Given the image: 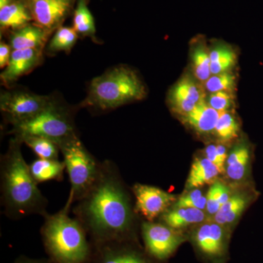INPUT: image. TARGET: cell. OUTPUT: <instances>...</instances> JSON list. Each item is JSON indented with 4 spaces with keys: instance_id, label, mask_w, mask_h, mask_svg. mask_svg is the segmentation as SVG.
Wrapping results in <instances>:
<instances>
[{
    "instance_id": "cell-1",
    "label": "cell",
    "mask_w": 263,
    "mask_h": 263,
    "mask_svg": "<svg viewBox=\"0 0 263 263\" xmlns=\"http://www.w3.org/2000/svg\"><path fill=\"white\" fill-rule=\"evenodd\" d=\"M72 213L91 243L132 240L134 237L135 205L112 161L100 162L95 182L76 202Z\"/></svg>"
},
{
    "instance_id": "cell-2",
    "label": "cell",
    "mask_w": 263,
    "mask_h": 263,
    "mask_svg": "<svg viewBox=\"0 0 263 263\" xmlns=\"http://www.w3.org/2000/svg\"><path fill=\"white\" fill-rule=\"evenodd\" d=\"M17 137L0 160L1 205L7 217L18 220L30 215L47 216L48 200L33 179Z\"/></svg>"
},
{
    "instance_id": "cell-3",
    "label": "cell",
    "mask_w": 263,
    "mask_h": 263,
    "mask_svg": "<svg viewBox=\"0 0 263 263\" xmlns=\"http://www.w3.org/2000/svg\"><path fill=\"white\" fill-rule=\"evenodd\" d=\"M74 202L70 196L65 206L56 214L44 217L41 228L46 253L54 263H86L91 252L86 230L69 214Z\"/></svg>"
},
{
    "instance_id": "cell-4",
    "label": "cell",
    "mask_w": 263,
    "mask_h": 263,
    "mask_svg": "<svg viewBox=\"0 0 263 263\" xmlns=\"http://www.w3.org/2000/svg\"><path fill=\"white\" fill-rule=\"evenodd\" d=\"M146 95L139 76L129 67L119 66L91 81L82 106L107 111L143 100Z\"/></svg>"
},
{
    "instance_id": "cell-5",
    "label": "cell",
    "mask_w": 263,
    "mask_h": 263,
    "mask_svg": "<svg viewBox=\"0 0 263 263\" xmlns=\"http://www.w3.org/2000/svg\"><path fill=\"white\" fill-rule=\"evenodd\" d=\"M10 133L16 137H42L60 147L78 138L72 116L53 101L35 117L13 125Z\"/></svg>"
},
{
    "instance_id": "cell-6",
    "label": "cell",
    "mask_w": 263,
    "mask_h": 263,
    "mask_svg": "<svg viewBox=\"0 0 263 263\" xmlns=\"http://www.w3.org/2000/svg\"><path fill=\"white\" fill-rule=\"evenodd\" d=\"M60 148L70 178L71 188L69 196L75 203L87 193L95 182L100 162L88 152L79 137L67 142Z\"/></svg>"
},
{
    "instance_id": "cell-7",
    "label": "cell",
    "mask_w": 263,
    "mask_h": 263,
    "mask_svg": "<svg viewBox=\"0 0 263 263\" xmlns=\"http://www.w3.org/2000/svg\"><path fill=\"white\" fill-rule=\"evenodd\" d=\"M52 102L47 96L26 91H8L1 94L0 108L5 120L13 126L35 117Z\"/></svg>"
},
{
    "instance_id": "cell-8",
    "label": "cell",
    "mask_w": 263,
    "mask_h": 263,
    "mask_svg": "<svg viewBox=\"0 0 263 263\" xmlns=\"http://www.w3.org/2000/svg\"><path fill=\"white\" fill-rule=\"evenodd\" d=\"M141 233L147 253L157 260L168 259L184 241L176 230L155 221H143Z\"/></svg>"
},
{
    "instance_id": "cell-9",
    "label": "cell",
    "mask_w": 263,
    "mask_h": 263,
    "mask_svg": "<svg viewBox=\"0 0 263 263\" xmlns=\"http://www.w3.org/2000/svg\"><path fill=\"white\" fill-rule=\"evenodd\" d=\"M206 93L203 84L193 75L185 74L169 91L167 102L174 114L183 117L206 100Z\"/></svg>"
},
{
    "instance_id": "cell-10",
    "label": "cell",
    "mask_w": 263,
    "mask_h": 263,
    "mask_svg": "<svg viewBox=\"0 0 263 263\" xmlns=\"http://www.w3.org/2000/svg\"><path fill=\"white\" fill-rule=\"evenodd\" d=\"M135 209L146 221H155L176 201V196L149 185L136 183L133 187Z\"/></svg>"
},
{
    "instance_id": "cell-11",
    "label": "cell",
    "mask_w": 263,
    "mask_h": 263,
    "mask_svg": "<svg viewBox=\"0 0 263 263\" xmlns=\"http://www.w3.org/2000/svg\"><path fill=\"white\" fill-rule=\"evenodd\" d=\"M132 240H115L91 245V252L86 263H152Z\"/></svg>"
},
{
    "instance_id": "cell-12",
    "label": "cell",
    "mask_w": 263,
    "mask_h": 263,
    "mask_svg": "<svg viewBox=\"0 0 263 263\" xmlns=\"http://www.w3.org/2000/svg\"><path fill=\"white\" fill-rule=\"evenodd\" d=\"M42 49L13 50L9 63L1 73L2 81L10 84L29 73L41 63Z\"/></svg>"
},
{
    "instance_id": "cell-13",
    "label": "cell",
    "mask_w": 263,
    "mask_h": 263,
    "mask_svg": "<svg viewBox=\"0 0 263 263\" xmlns=\"http://www.w3.org/2000/svg\"><path fill=\"white\" fill-rule=\"evenodd\" d=\"M194 240L200 252L211 258H219L226 253V233L216 222L202 224L195 233Z\"/></svg>"
},
{
    "instance_id": "cell-14",
    "label": "cell",
    "mask_w": 263,
    "mask_h": 263,
    "mask_svg": "<svg viewBox=\"0 0 263 263\" xmlns=\"http://www.w3.org/2000/svg\"><path fill=\"white\" fill-rule=\"evenodd\" d=\"M32 15L38 26L52 30L60 23L70 8V0H33Z\"/></svg>"
},
{
    "instance_id": "cell-15",
    "label": "cell",
    "mask_w": 263,
    "mask_h": 263,
    "mask_svg": "<svg viewBox=\"0 0 263 263\" xmlns=\"http://www.w3.org/2000/svg\"><path fill=\"white\" fill-rule=\"evenodd\" d=\"M221 112L212 108L206 100L199 103L190 113L181 117L183 122L199 134L214 133Z\"/></svg>"
},
{
    "instance_id": "cell-16",
    "label": "cell",
    "mask_w": 263,
    "mask_h": 263,
    "mask_svg": "<svg viewBox=\"0 0 263 263\" xmlns=\"http://www.w3.org/2000/svg\"><path fill=\"white\" fill-rule=\"evenodd\" d=\"M49 33L39 26H24L12 34L10 46L13 50L43 49Z\"/></svg>"
},
{
    "instance_id": "cell-17",
    "label": "cell",
    "mask_w": 263,
    "mask_h": 263,
    "mask_svg": "<svg viewBox=\"0 0 263 263\" xmlns=\"http://www.w3.org/2000/svg\"><path fill=\"white\" fill-rule=\"evenodd\" d=\"M250 147L241 142L230 152L226 161L227 176L233 181L245 179L249 170L251 162Z\"/></svg>"
},
{
    "instance_id": "cell-18",
    "label": "cell",
    "mask_w": 263,
    "mask_h": 263,
    "mask_svg": "<svg viewBox=\"0 0 263 263\" xmlns=\"http://www.w3.org/2000/svg\"><path fill=\"white\" fill-rule=\"evenodd\" d=\"M197 39L192 45L190 50L192 74L203 84L212 76L210 48L203 38Z\"/></svg>"
},
{
    "instance_id": "cell-19",
    "label": "cell",
    "mask_w": 263,
    "mask_h": 263,
    "mask_svg": "<svg viewBox=\"0 0 263 263\" xmlns=\"http://www.w3.org/2000/svg\"><path fill=\"white\" fill-rule=\"evenodd\" d=\"M221 173L219 167L206 157L196 159L190 169L186 189L193 190L206 184H213Z\"/></svg>"
},
{
    "instance_id": "cell-20",
    "label": "cell",
    "mask_w": 263,
    "mask_h": 263,
    "mask_svg": "<svg viewBox=\"0 0 263 263\" xmlns=\"http://www.w3.org/2000/svg\"><path fill=\"white\" fill-rule=\"evenodd\" d=\"M164 224L175 230L181 229L205 220L203 211L195 208H175L167 209L160 216Z\"/></svg>"
},
{
    "instance_id": "cell-21",
    "label": "cell",
    "mask_w": 263,
    "mask_h": 263,
    "mask_svg": "<svg viewBox=\"0 0 263 263\" xmlns=\"http://www.w3.org/2000/svg\"><path fill=\"white\" fill-rule=\"evenodd\" d=\"M254 198L252 194L247 193L230 197L228 201L214 215V221L220 226L232 224L241 215Z\"/></svg>"
},
{
    "instance_id": "cell-22",
    "label": "cell",
    "mask_w": 263,
    "mask_h": 263,
    "mask_svg": "<svg viewBox=\"0 0 263 263\" xmlns=\"http://www.w3.org/2000/svg\"><path fill=\"white\" fill-rule=\"evenodd\" d=\"M210 58L212 76L231 72L238 61L236 51L224 43H216L210 48Z\"/></svg>"
},
{
    "instance_id": "cell-23",
    "label": "cell",
    "mask_w": 263,
    "mask_h": 263,
    "mask_svg": "<svg viewBox=\"0 0 263 263\" xmlns=\"http://www.w3.org/2000/svg\"><path fill=\"white\" fill-rule=\"evenodd\" d=\"M31 174L37 183L46 181H61L66 170L65 162L59 160H43L38 158L29 164Z\"/></svg>"
},
{
    "instance_id": "cell-24",
    "label": "cell",
    "mask_w": 263,
    "mask_h": 263,
    "mask_svg": "<svg viewBox=\"0 0 263 263\" xmlns=\"http://www.w3.org/2000/svg\"><path fill=\"white\" fill-rule=\"evenodd\" d=\"M32 17L21 3H11L0 8L2 28L20 29L27 25Z\"/></svg>"
},
{
    "instance_id": "cell-25",
    "label": "cell",
    "mask_w": 263,
    "mask_h": 263,
    "mask_svg": "<svg viewBox=\"0 0 263 263\" xmlns=\"http://www.w3.org/2000/svg\"><path fill=\"white\" fill-rule=\"evenodd\" d=\"M16 137V136H15ZM34 153L43 160H59L60 146L56 143L42 137L26 136L17 137Z\"/></svg>"
},
{
    "instance_id": "cell-26",
    "label": "cell",
    "mask_w": 263,
    "mask_h": 263,
    "mask_svg": "<svg viewBox=\"0 0 263 263\" xmlns=\"http://www.w3.org/2000/svg\"><path fill=\"white\" fill-rule=\"evenodd\" d=\"M240 126L236 117L230 111L221 112L214 133L219 141L228 143L238 138Z\"/></svg>"
},
{
    "instance_id": "cell-27",
    "label": "cell",
    "mask_w": 263,
    "mask_h": 263,
    "mask_svg": "<svg viewBox=\"0 0 263 263\" xmlns=\"http://www.w3.org/2000/svg\"><path fill=\"white\" fill-rule=\"evenodd\" d=\"M73 29L78 34L93 37L96 33L95 20L85 0H79L74 13Z\"/></svg>"
},
{
    "instance_id": "cell-28",
    "label": "cell",
    "mask_w": 263,
    "mask_h": 263,
    "mask_svg": "<svg viewBox=\"0 0 263 263\" xmlns=\"http://www.w3.org/2000/svg\"><path fill=\"white\" fill-rule=\"evenodd\" d=\"M207 93L218 92V91H227L235 94L237 86V78L231 72L212 75L203 84Z\"/></svg>"
},
{
    "instance_id": "cell-29",
    "label": "cell",
    "mask_w": 263,
    "mask_h": 263,
    "mask_svg": "<svg viewBox=\"0 0 263 263\" xmlns=\"http://www.w3.org/2000/svg\"><path fill=\"white\" fill-rule=\"evenodd\" d=\"M78 33L70 27H60L50 41L48 50L49 52H69L73 47L78 39Z\"/></svg>"
},
{
    "instance_id": "cell-30",
    "label": "cell",
    "mask_w": 263,
    "mask_h": 263,
    "mask_svg": "<svg viewBox=\"0 0 263 263\" xmlns=\"http://www.w3.org/2000/svg\"><path fill=\"white\" fill-rule=\"evenodd\" d=\"M235 97L233 93L218 91L207 96V103L219 112L231 111L235 106Z\"/></svg>"
},
{
    "instance_id": "cell-31",
    "label": "cell",
    "mask_w": 263,
    "mask_h": 263,
    "mask_svg": "<svg viewBox=\"0 0 263 263\" xmlns=\"http://www.w3.org/2000/svg\"><path fill=\"white\" fill-rule=\"evenodd\" d=\"M207 197L202 195L201 190L193 189L174 202L175 208H195L204 211L206 209Z\"/></svg>"
},
{
    "instance_id": "cell-32",
    "label": "cell",
    "mask_w": 263,
    "mask_h": 263,
    "mask_svg": "<svg viewBox=\"0 0 263 263\" xmlns=\"http://www.w3.org/2000/svg\"><path fill=\"white\" fill-rule=\"evenodd\" d=\"M206 197L207 204L205 210L207 211V212L210 215L214 216L216 213L219 212L221 205L219 203L217 195H216V190L214 188V185L212 184L210 189H209Z\"/></svg>"
},
{
    "instance_id": "cell-33",
    "label": "cell",
    "mask_w": 263,
    "mask_h": 263,
    "mask_svg": "<svg viewBox=\"0 0 263 263\" xmlns=\"http://www.w3.org/2000/svg\"><path fill=\"white\" fill-rule=\"evenodd\" d=\"M11 46L5 42H1L0 44V67L1 69L5 68L9 63L10 57H11Z\"/></svg>"
},
{
    "instance_id": "cell-34",
    "label": "cell",
    "mask_w": 263,
    "mask_h": 263,
    "mask_svg": "<svg viewBox=\"0 0 263 263\" xmlns=\"http://www.w3.org/2000/svg\"><path fill=\"white\" fill-rule=\"evenodd\" d=\"M204 154H205V157L209 159L213 163L216 164L219 167V168L220 169L219 160H218L217 152H216V145L211 144L205 147V150H204Z\"/></svg>"
},
{
    "instance_id": "cell-35",
    "label": "cell",
    "mask_w": 263,
    "mask_h": 263,
    "mask_svg": "<svg viewBox=\"0 0 263 263\" xmlns=\"http://www.w3.org/2000/svg\"><path fill=\"white\" fill-rule=\"evenodd\" d=\"M14 263H54L50 259H34L26 256H20L15 259Z\"/></svg>"
},
{
    "instance_id": "cell-36",
    "label": "cell",
    "mask_w": 263,
    "mask_h": 263,
    "mask_svg": "<svg viewBox=\"0 0 263 263\" xmlns=\"http://www.w3.org/2000/svg\"><path fill=\"white\" fill-rule=\"evenodd\" d=\"M11 3V0H0V8L6 6Z\"/></svg>"
}]
</instances>
